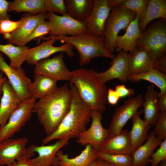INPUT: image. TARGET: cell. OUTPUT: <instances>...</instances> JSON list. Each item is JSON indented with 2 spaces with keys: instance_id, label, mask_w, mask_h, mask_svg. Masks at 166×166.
I'll return each mask as SVG.
<instances>
[{
  "instance_id": "obj_24",
  "label": "cell",
  "mask_w": 166,
  "mask_h": 166,
  "mask_svg": "<svg viewBox=\"0 0 166 166\" xmlns=\"http://www.w3.org/2000/svg\"><path fill=\"white\" fill-rule=\"evenodd\" d=\"M143 112L142 109H139L131 119L132 126L129 131L132 152L143 144L148 135L150 126L144 119L140 118V116Z\"/></svg>"
},
{
  "instance_id": "obj_16",
  "label": "cell",
  "mask_w": 166,
  "mask_h": 166,
  "mask_svg": "<svg viewBox=\"0 0 166 166\" xmlns=\"http://www.w3.org/2000/svg\"><path fill=\"white\" fill-rule=\"evenodd\" d=\"M111 9L108 0H93L92 9L89 18L85 21L87 33L102 37L106 22Z\"/></svg>"
},
{
  "instance_id": "obj_14",
  "label": "cell",
  "mask_w": 166,
  "mask_h": 166,
  "mask_svg": "<svg viewBox=\"0 0 166 166\" xmlns=\"http://www.w3.org/2000/svg\"><path fill=\"white\" fill-rule=\"evenodd\" d=\"M69 139L58 140L49 145L37 146L31 144L32 151L37 153L38 156L30 158L29 160L34 166H58L59 160L57 156V152L68 144Z\"/></svg>"
},
{
  "instance_id": "obj_42",
  "label": "cell",
  "mask_w": 166,
  "mask_h": 166,
  "mask_svg": "<svg viewBox=\"0 0 166 166\" xmlns=\"http://www.w3.org/2000/svg\"><path fill=\"white\" fill-rule=\"evenodd\" d=\"M120 98L115 90L109 88L107 90V100L110 105H116Z\"/></svg>"
},
{
  "instance_id": "obj_31",
  "label": "cell",
  "mask_w": 166,
  "mask_h": 166,
  "mask_svg": "<svg viewBox=\"0 0 166 166\" xmlns=\"http://www.w3.org/2000/svg\"><path fill=\"white\" fill-rule=\"evenodd\" d=\"M29 49L26 45L15 46L9 43L0 44V52L8 57L10 61L9 65L16 69L21 68L23 63L26 61Z\"/></svg>"
},
{
  "instance_id": "obj_46",
  "label": "cell",
  "mask_w": 166,
  "mask_h": 166,
  "mask_svg": "<svg viewBox=\"0 0 166 166\" xmlns=\"http://www.w3.org/2000/svg\"><path fill=\"white\" fill-rule=\"evenodd\" d=\"M7 166H34L29 159H22L17 161Z\"/></svg>"
},
{
  "instance_id": "obj_43",
  "label": "cell",
  "mask_w": 166,
  "mask_h": 166,
  "mask_svg": "<svg viewBox=\"0 0 166 166\" xmlns=\"http://www.w3.org/2000/svg\"><path fill=\"white\" fill-rule=\"evenodd\" d=\"M154 68L166 73V55L153 63Z\"/></svg>"
},
{
  "instance_id": "obj_26",
  "label": "cell",
  "mask_w": 166,
  "mask_h": 166,
  "mask_svg": "<svg viewBox=\"0 0 166 166\" xmlns=\"http://www.w3.org/2000/svg\"><path fill=\"white\" fill-rule=\"evenodd\" d=\"M157 18L166 20V0H149L144 14L139 19V24L141 34L151 21Z\"/></svg>"
},
{
  "instance_id": "obj_33",
  "label": "cell",
  "mask_w": 166,
  "mask_h": 166,
  "mask_svg": "<svg viewBox=\"0 0 166 166\" xmlns=\"http://www.w3.org/2000/svg\"><path fill=\"white\" fill-rule=\"evenodd\" d=\"M97 157L116 166H132L133 159L131 154H110L97 152Z\"/></svg>"
},
{
  "instance_id": "obj_11",
  "label": "cell",
  "mask_w": 166,
  "mask_h": 166,
  "mask_svg": "<svg viewBox=\"0 0 166 166\" xmlns=\"http://www.w3.org/2000/svg\"><path fill=\"white\" fill-rule=\"evenodd\" d=\"M144 98L140 94L130 98L115 110L108 129L109 137L121 132L128 121L142 107Z\"/></svg>"
},
{
  "instance_id": "obj_12",
  "label": "cell",
  "mask_w": 166,
  "mask_h": 166,
  "mask_svg": "<svg viewBox=\"0 0 166 166\" xmlns=\"http://www.w3.org/2000/svg\"><path fill=\"white\" fill-rule=\"evenodd\" d=\"M63 53L52 58H47L38 62L35 65V74L44 75L57 81H70L72 75L64 60Z\"/></svg>"
},
{
  "instance_id": "obj_38",
  "label": "cell",
  "mask_w": 166,
  "mask_h": 166,
  "mask_svg": "<svg viewBox=\"0 0 166 166\" xmlns=\"http://www.w3.org/2000/svg\"><path fill=\"white\" fill-rule=\"evenodd\" d=\"M50 28L48 21L43 20L41 22L34 31L26 39L25 45L33 39L38 38H41L46 34H49Z\"/></svg>"
},
{
  "instance_id": "obj_27",
  "label": "cell",
  "mask_w": 166,
  "mask_h": 166,
  "mask_svg": "<svg viewBox=\"0 0 166 166\" xmlns=\"http://www.w3.org/2000/svg\"><path fill=\"white\" fill-rule=\"evenodd\" d=\"M130 75L141 73L154 68L153 62L145 50L136 49L128 53Z\"/></svg>"
},
{
  "instance_id": "obj_39",
  "label": "cell",
  "mask_w": 166,
  "mask_h": 166,
  "mask_svg": "<svg viewBox=\"0 0 166 166\" xmlns=\"http://www.w3.org/2000/svg\"><path fill=\"white\" fill-rule=\"evenodd\" d=\"M159 146L151 156L152 166H157L160 163L166 160V139L162 141Z\"/></svg>"
},
{
  "instance_id": "obj_7",
  "label": "cell",
  "mask_w": 166,
  "mask_h": 166,
  "mask_svg": "<svg viewBox=\"0 0 166 166\" xmlns=\"http://www.w3.org/2000/svg\"><path fill=\"white\" fill-rule=\"evenodd\" d=\"M29 140L26 137L10 138L0 143V166H7L22 159H29L34 154L31 145H26Z\"/></svg>"
},
{
  "instance_id": "obj_36",
  "label": "cell",
  "mask_w": 166,
  "mask_h": 166,
  "mask_svg": "<svg viewBox=\"0 0 166 166\" xmlns=\"http://www.w3.org/2000/svg\"><path fill=\"white\" fill-rule=\"evenodd\" d=\"M153 130L155 135L162 141L166 139V111H160Z\"/></svg>"
},
{
  "instance_id": "obj_2",
  "label": "cell",
  "mask_w": 166,
  "mask_h": 166,
  "mask_svg": "<svg viewBox=\"0 0 166 166\" xmlns=\"http://www.w3.org/2000/svg\"><path fill=\"white\" fill-rule=\"evenodd\" d=\"M69 86L72 93L70 109L54 131L42 139L43 144L55 140L77 139L90 121L91 110L81 98L74 85L70 83Z\"/></svg>"
},
{
  "instance_id": "obj_37",
  "label": "cell",
  "mask_w": 166,
  "mask_h": 166,
  "mask_svg": "<svg viewBox=\"0 0 166 166\" xmlns=\"http://www.w3.org/2000/svg\"><path fill=\"white\" fill-rule=\"evenodd\" d=\"M46 12L61 15L67 14L64 0H44Z\"/></svg>"
},
{
  "instance_id": "obj_4",
  "label": "cell",
  "mask_w": 166,
  "mask_h": 166,
  "mask_svg": "<svg viewBox=\"0 0 166 166\" xmlns=\"http://www.w3.org/2000/svg\"><path fill=\"white\" fill-rule=\"evenodd\" d=\"M43 40L55 39L61 43L69 44L76 49L79 55L81 65L89 63L93 59L99 57L113 59L115 55L107 49L103 37L85 33L76 36L42 37Z\"/></svg>"
},
{
  "instance_id": "obj_32",
  "label": "cell",
  "mask_w": 166,
  "mask_h": 166,
  "mask_svg": "<svg viewBox=\"0 0 166 166\" xmlns=\"http://www.w3.org/2000/svg\"><path fill=\"white\" fill-rule=\"evenodd\" d=\"M11 11L31 14L46 12L44 0H15L9 2L8 12Z\"/></svg>"
},
{
  "instance_id": "obj_23",
  "label": "cell",
  "mask_w": 166,
  "mask_h": 166,
  "mask_svg": "<svg viewBox=\"0 0 166 166\" xmlns=\"http://www.w3.org/2000/svg\"><path fill=\"white\" fill-rule=\"evenodd\" d=\"M34 81L28 87L30 98L41 99L54 91L57 88V81L46 76L35 74Z\"/></svg>"
},
{
  "instance_id": "obj_28",
  "label": "cell",
  "mask_w": 166,
  "mask_h": 166,
  "mask_svg": "<svg viewBox=\"0 0 166 166\" xmlns=\"http://www.w3.org/2000/svg\"><path fill=\"white\" fill-rule=\"evenodd\" d=\"M158 93L153 85H148L144 93L142 105L144 120L150 126H154L159 111L157 103Z\"/></svg>"
},
{
  "instance_id": "obj_41",
  "label": "cell",
  "mask_w": 166,
  "mask_h": 166,
  "mask_svg": "<svg viewBox=\"0 0 166 166\" xmlns=\"http://www.w3.org/2000/svg\"><path fill=\"white\" fill-rule=\"evenodd\" d=\"M9 2L5 0H0V22L10 19L11 16L8 14Z\"/></svg>"
},
{
  "instance_id": "obj_22",
  "label": "cell",
  "mask_w": 166,
  "mask_h": 166,
  "mask_svg": "<svg viewBox=\"0 0 166 166\" xmlns=\"http://www.w3.org/2000/svg\"><path fill=\"white\" fill-rule=\"evenodd\" d=\"M162 141L151 131L146 142L132 153V166H146L150 163L151 155Z\"/></svg>"
},
{
  "instance_id": "obj_40",
  "label": "cell",
  "mask_w": 166,
  "mask_h": 166,
  "mask_svg": "<svg viewBox=\"0 0 166 166\" xmlns=\"http://www.w3.org/2000/svg\"><path fill=\"white\" fill-rule=\"evenodd\" d=\"M120 98L125 97H131L135 94L132 89H128L124 85H120L116 86L114 89Z\"/></svg>"
},
{
  "instance_id": "obj_35",
  "label": "cell",
  "mask_w": 166,
  "mask_h": 166,
  "mask_svg": "<svg viewBox=\"0 0 166 166\" xmlns=\"http://www.w3.org/2000/svg\"><path fill=\"white\" fill-rule=\"evenodd\" d=\"M26 19L24 14L18 21H14L10 19L1 21L0 22V34H2L4 36L11 34L24 23Z\"/></svg>"
},
{
  "instance_id": "obj_21",
  "label": "cell",
  "mask_w": 166,
  "mask_h": 166,
  "mask_svg": "<svg viewBox=\"0 0 166 166\" xmlns=\"http://www.w3.org/2000/svg\"><path fill=\"white\" fill-rule=\"evenodd\" d=\"M139 22V17L136 15L125 30V34L117 36L115 42V50L130 53L136 49L138 41L141 34Z\"/></svg>"
},
{
  "instance_id": "obj_29",
  "label": "cell",
  "mask_w": 166,
  "mask_h": 166,
  "mask_svg": "<svg viewBox=\"0 0 166 166\" xmlns=\"http://www.w3.org/2000/svg\"><path fill=\"white\" fill-rule=\"evenodd\" d=\"M67 14L77 21L84 22L91 13L93 0H64Z\"/></svg>"
},
{
  "instance_id": "obj_10",
  "label": "cell",
  "mask_w": 166,
  "mask_h": 166,
  "mask_svg": "<svg viewBox=\"0 0 166 166\" xmlns=\"http://www.w3.org/2000/svg\"><path fill=\"white\" fill-rule=\"evenodd\" d=\"M102 113L92 111L90 126L81 133L77 142L81 145H90L98 152L109 137L108 129L105 128L101 123Z\"/></svg>"
},
{
  "instance_id": "obj_8",
  "label": "cell",
  "mask_w": 166,
  "mask_h": 166,
  "mask_svg": "<svg viewBox=\"0 0 166 166\" xmlns=\"http://www.w3.org/2000/svg\"><path fill=\"white\" fill-rule=\"evenodd\" d=\"M35 102L36 100L31 98L23 101L11 114L7 122L0 126V143L12 138L30 120Z\"/></svg>"
},
{
  "instance_id": "obj_17",
  "label": "cell",
  "mask_w": 166,
  "mask_h": 166,
  "mask_svg": "<svg viewBox=\"0 0 166 166\" xmlns=\"http://www.w3.org/2000/svg\"><path fill=\"white\" fill-rule=\"evenodd\" d=\"M129 75L128 53L123 51L115 56L112 65L108 69L102 72L96 73L99 81L103 84L114 79L126 83L128 81Z\"/></svg>"
},
{
  "instance_id": "obj_3",
  "label": "cell",
  "mask_w": 166,
  "mask_h": 166,
  "mask_svg": "<svg viewBox=\"0 0 166 166\" xmlns=\"http://www.w3.org/2000/svg\"><path fill=\"white\" fill-rule=\"evenodd\" d=\"M69 81L77 89L78 94L91 111L102 114L106 110L107 89L92 69L79 68L71 71Z\"/></svg>"
},
{
  "instance_id": "obj_45",
  "label": "cell",
  "mask_w": 166,
  "mask_h": 166,
  "mask_svg": "<svg viewBox=\"0 0 166 166\" xmlns=\"http://www.w3.org/2000/svg\"><path fill=\"white\" fill-rule=\"evenodd\" d=\"M157 103L159 111H166V93L159 97Z\"/></svg>"
},
{
  "instance_id": "obj_1",
  "label": "cell",
  "mask_w": 166,
  "mask_h": 166,
  "mask_svg": "<svg viewBox=\"0 0 166 166\" xmlns=\"http://www.w3.org/2000/svg\"><path fill=\"white\" fill-rule=\"evenodd\" d=\"M71 98V90L65 83L35 102L32 113L36 114L46 136L54 131L69 111Z\"/></svg>"
},
{
  "instance_id": "obj_47",
  "label": "cell",
  "mask_w": 166,
  "mask_h": 166,
  "mask_svg": "<svg viewBox=\"0 0 166 166\" xmlns=\"http://www.w3.org/2000/svg\"><path fill=\"white\" fill-rule=\"evenodd\" d=\"M3 73L0 71V100L2 93V88L3 85L7 80L6 77L4 76Z\"/></svg>"
},
{
  "instance_id": "obj_15",
  "label": "cell",
  "mask_w": 166,
  "mask_h": 166,
  "mask_svg": "<svg viewBox=\"0 0 166 166\" xmlns=\"http://www.w3.org/2000/svg\"><path fill=\"white\" fill-rule=\"evenodd\" d=\"M0 71L6 76L10 84L23 101L30 98L28 91V85L31 82L22 68L16 69L11 66L5 61L0 52Z\"/></svg>"
},
{
  "instance_id": "obj_9",
  "label": "cell",
  "mask_w": 166,
  "mask_h": 166,
  "mask_svg": "<svg viewBox=\"0 0 166 166\" xmlns=\"http://www.w3.org/2000/svg\"><path fill=\"white\" fill-rule=\"evenodd\" d=\"M47 19L50 30L48 37L74 36L87 33L84 22L76 20L67 14L59 15L48 12Z\"/></svg>"
},
{
  "instance_id": "obj_18",
  "label": "cell",
  "mask_w": 166,
  "mask_h": 166,
  "mask_svg": "<svg viewBox=\"0 0 166 166\" xmlns=\"http://www.w3.org/2000/svg\"><path fill=\"white\" fill-rule=\"evenodd\" d=\"M24 23L15 30L10 34L7 39L9 43L14 45H26L25 42L27 38L42 21L47 19V12L37 14L26 13Z\"/></svg>"
},
{
  "instance_id": "obj_30",
  "label": "cell",
  "mask_w": 166,
  "mask_h": 166,
  "mask_svg": "<svg viewBox=\"0 0 166 166\" xmlns=\"http://www.w3.org/2000/svg\"><path fill=\"white\" fill-rule=\"evenodd\" d=\"M141 80L148 81L157 86L160 90L159 97L166 93V73L153 68L141 73L130 75L128 78V81L131 82Z\"/></svg>"
},
{
  "instance_id": "obj_5",
  "label": "cell",
  "mask_w": 166,
  "mask_h": 166,
  "mask_svg": "<svg viewBox=\"0 0 166 166\" xmlns=\"http://www.w3.org/2000/svg\"><path fill=\"white\" fill-rule=\"evenodd\" d=\"M136 49L145 50L153 63L166 55V20L159 19L146 29L138 41Z\"/></svg>"
},
{
  "instance_id": "obj_49",
  "label": "cell",
  "mask_w": 166,
  "mask_h": 166,
  "mask_svg": "<svg viewBox=\"0 0 166 166\" xmlns=\"http://www.w3.org/2000/svg\"><path fill=\"white\" fill-rule=\"evenodd\" d=\"M158 166H166V160H165L161 162L160 164Z\"/></svg>"
},
{
  "instance_id": "obj_48",
  "label": "cell",
  "mask_w": 166,
  "mask_h": 166,
  "mask_svg": "<svg viewBox=\"0 0 166 166\" xmlns=\"http://www.w3.org/2000/svg\"><path fill=\"white\" fill-rule=\"evenodd\" d=\"M123 0H108V5L111 9L112 8L118 6Z\"/></svg>"
},
{
  "instance_id": "obj_20",
  "label": "cell",
  "mask_w": 166,
  "mask_h": 166,
  "mask_svg": "<svg viewBox=\"0 0 166 166\" xmlns=\"http://www.w3.org/2000/svg\"><path fill=\"white\" fill-rule=\"evenodd\" d=\"M132 152L129 131L123 129L118 134L109 137L97 152L131 155Z\"/></svg>"
},
{
  "instance_id": "obj_44",
  "label": "cell",
  "mask_w": 166,
  "mask_h": 166,
  "mask_svg": "<svg viewBox=\"0 0 166 166\" xmlns=\"http://www.w3.org/2000/svg\"><path fill=\"white\" fill-rule=\"evenodd\" d=\"M87 166H116L113 164L97 157L92 161Z\"/></svg>"
},
{
  "instance_id": "obj_25",
  "label": "cell",
  "mask_w": 166,
  "mask_h": 166,
  "mask_svg": "<svg viewBox=\"0 0 166 166\" xmlns=\"http://www.w3.org/2000/svg\"><path fill=\"white\" fill-rule=\"evenodd\" d=\"M85 146L79 155L71 158L62 151L59 150L57 153L59 160L58 166H87L98 157L97 152L90 145Z\"/></svg>"
},
{
  "instance_id": "obj_50",
  "label": "cell",
  "mask_w": 166,
  "mask_h": 166,
  "mask_svg": "<svg viewBox=\"0 0 166 166\" xmlns=\"http://www.w3.org/2000/svg\"></svg>"
},
{
  "instance_id": "obj_34",
  "label": "cell",
  "mask_w": 166,
  "mask_h": 166,
  "mask_svg": "<svg viewBox=\"0 0 166 166\" xmlns=\"http://www.w3.org/2000/svg\"><path fill=\"white\" fill-rule=\"evenodd\" d=\"M148 2L149 0H123L118 6L133 12L140 19L144 14Z\"/></svg>"
},
{
  "instance_id": "obj_19",
  "label": "cell",
  "mask_w": 166,
  "mask_h": 166,
  "mask_svg": "<svg viewBox=\"0 0 166 166\" xmlns=\"http://www.w3.org/2000/svg\"><path fill=\"white\" fill-rule=\"evenodd\" d=\"M23 101L7 80L5 82L0 100V126L5 124Z\"/></svg>"
},
{
  "instance_id": "obj_6",
  "label": "cell",
  "mask_w": 166,
  "mask_h": 166,
  "mask_svg": "<svg viewBox=\"0 0 166 166\" xmlns=\"http://www.w3.org/2000/svg\"><path fill=\"white\" fill-rule=\"evenodd\" d=\"M136 14L128 9L117 6L112 8L106 22L102 37L109 50L113 53L115 42L118 34L121 30H126Z\"/></svg>"
},
{
  "instance_id": "obj_13",
  "label": "cell",
  "mask_w": 166,
  "mask_h": 166,
  "mask_svg": "<svg viewBox=\"0 0 166 166\" xmlns=\"http://www.w3.org/2000/svg\"><path fill=\"white\" fill-rule=\"evenodd\" d=\"M45 40L37 46L29 48L26 60L27 64L35 65L40 61L57 53H65L70 57L74 56V47L72 45L65 43L56 46L53 45L56 41L55 39L50 38Z\"/></svg>"
}]
</instances>
